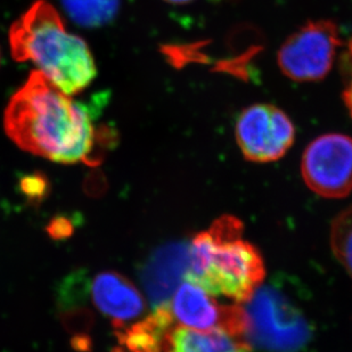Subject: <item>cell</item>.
Returning <instances> with one entry per match:
<instances>
[{
	"mask_svg": "<svg viewBox=\"0 0 352 352\" xmlns=\"http://www.w3.org/2000/svg\"><path fill=\"white\" fill-rule=\"evenodd\" d=\"M7 136L29 153L54 162H98V130L89 109L74 102L40 71L10 98L3 118Z\"/></svg>",
	"mask_w": 352,
	"mask_h": 352,
	"instance_id": "6da1fadb",
	"label": "cell"
},
{
	"mask_svg": "<svg viewBox=\"0 0 352 352\" xmlns=\"http://www.w3.org/2000/svg\"><path fill=\"white\" fill-rule=\"evenodd\" d=\"M12 55L17 62L31 60L40 72L67 95L89 86L96 65L86 41L69 34L60 14L46 0H38L10 30Z\"/></svg>",
	"mask_w": 352,
	"mask_h": 352,
	"instance_id": "7a4b0ae2",
	"label": "cell"
},
{
	"mask_svg": "<svg viewBox=\"0 0 352 352\" xmlns=\"http://www.w3.org/2000/svg\"><path fill=\"white\" fill-rule=\"evenodd\" d=\"M243 230L241 220L225 216L197 234L188 250L185 280L213 296H226L237 303L249 299L266 273L263 256L243 239Z\"/></svg>",
	"mask_w": 352,
	"mask_h": 352,
	"instance_id": "3957f363",
	"label": "cell"
},
{
	"mask_svg": "<svg viewBox=\"0 0 352 352\" xmlns=\"http://www.w3.org/2000/svg\"><path fill=\"white\" fill-rule=\"evenodd\" d=\"M243 340L265 352H302L313 338L306 315L285 293L272 285H260L241 303Z\"/></svg>",
	"mask_w": 352,
	"mask_h": 352,
	"instance_id": "277c9868",
	"label": "cell"
},
{
	"mask_svg": "<svg viewBox=\"0 0 352 352\" xmlns=\"http://www.w3.org/2000/svg\"><path fill=\"white\" fill-rule=\"evenodd\" d=\"M341 46L339 28L334 22L309 21L283 43L277 63L289 79L316 82L331 72Z\"/></svg>",
	"mask_w": 352,
	"mask_h": 352,
	"instance_id": "5b68a950",
	"label": "cell"
},
{
	"mask_svg": "<svg viewBox=\"0 0 352 352\" xmlns=\"http://www.w3.org/2000/svg\"><path fill=\"white\" fill-rule=\"evenodd\" d=\"M235 136L246 160L274 162L292 146L296 128L289 116L275 105L254 104L239 114Z\"/></svg>",
	"mask_w": 352,
	"mask_h": 352,
	"instance_id": "8992f818",
	"label": "cell"
},
{
	"mask_svg": "<svg viewBox=\"0 0 352 352\" xmlns=\"http://www.w3.org/2000/svg\"><path fill=\"white\" fill-rule=\"evenodd\" d=\"M307 186L327 199H341L352 192V138L327 133L307 146L301 162Z\"/></svg>",
	"mask_w": 352,
	"mask_h": 352,
	"instance_id": "52a82bcc",
	"label": "cell"
},
{
	"mask_svg": "<svg viewBox=\"0 0 352 352\" xmlns=\"http://www.w3.org/2000/svg\"><path fill=\"white\" fill-rule=\"evenodd\" d=\"M168 307L178 326L197 331L223 329L244 341L241 303L223 306L202 287L184 280L173 293Z\"/></svg>",
	"mask_w": 352,
	"mask_h": 352,
	"instance_id": "ba28073f",
	"label": "cell"
},
{
	"mask_svg": "<svg viewBox=\"0 0 352 352\" xmlns=\"http://www.w3.org/2000/svg\"><path fill=\"white\" fill-rule=\"evenodd\" d=\"M96 309L119 329L131 325L145 311V299L140 289L124 276L114 272L97 274L90 285Z\"/></svg>",
	"mask_w": 352,
	"mask_h": 352,
	"instance_id": "9c48e42d",
	"label": "cell"
},
{
	"mask_svg": "<svg viewBox=\"0 0 352 352\" xmlns=\"http://www.w3.org/2000/svg\"><path fill=\"white\" fill-rule=\"evenodd\" d=\"M168 302L161 303L153 314L118 331V338L128 352H166L168 338L176 327Z\"/></svg>",
	"mask_w": 352,
	"mask_h": 352,
	"instance_id": "30bf717a",
	"label": "cell"
},
{
	"mask_svg": "<svg viewBox=\"0 0 352 352\" xmlns=\"http://www.w3.org/2000/svg\"><path fill=\"white\" fill-rule=\"evenodd\" d=\"M244 341L223 329L197 331L177 325L170 332L166 352H250Z\"/></svg>",
	"mask_w": 352,
	"mask_h": 352,
	"instance_id": "8fae6325",
	"label": "cell"
},
{
	"mask_svg": "<svg viewBox=\"0 0 352 352\" xmlns=\"http://www.w3.org/2000/svg\"><path fill=\"white\" fill-rule=\"evenodd\" d=\"M74 22L85 28H98L117 16L120 0H62Z\"/></svg>",
	"mask_w": 352,
	"mask_h": 352,
	"instance_id": "7c38bea8",
	"label": "cell"
},
{
	"mask_svg": "<svg viewBox=\"0 0 352 352\" xmlns=\"http://www.w3.org/2000/svg\"><path fill=\"white\" fill-rule=\"evenodd\" d=\"M331 245L336 259L352 277V206L333 220Z\"/></svg>",
	"mask_w": 352,
	"mask_h": 352,
	"instance_id": "4fadbf2b",
	"label": "cell"
},
{
	"mask_svg": "<svg viewBox=\"0 0 352 352\" xmlns=\"http://www.w3.org/2000/svg\"><path fill=\"white\" fill-rule=\"evenodd\" d=\"M348 53H349L350 62H351L352 65V41L349 43V52ZM343 100H344L346 109L349 111L350 116L352 118V67L349 80L346 82V89L343 91Z\"/></svg>",
	"mask_w": 352,
	"mask_h": 352,
	"instance_id": "5bb4252c",
	"label": "cell"
},
{
	"mask_svg": "<svg viewBox=\"0 0 352 352\" xmlns=\"http://www.w3.org/2000/svg\"><path fill=\"white\" fill-rule=\"evenodd\" d=\"M164 1L171 5H187V3H193L194 0H164Z\"/></svg>",
	"mask_w": 352,
	"mask_h": 352,
	"instance_id": "9a60e30c",
	"label": "cell"
},
{
	"mask_svg": "<svg viewBox=\"0 0 352 352\" xmlns=\"http://www.w3.org/2000/svg\"><path fill=\"white\" fill-rule=\"evenodd\" d=\"M113 352H128L126 350L123 349V348H117V349L113 350Z\"/></svg>",
	"mask_w": 352,
	"mask_h": 352,
	"instance_id": "2e32d148",
	"label": "cell"
}]
</instances>
